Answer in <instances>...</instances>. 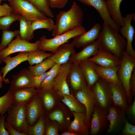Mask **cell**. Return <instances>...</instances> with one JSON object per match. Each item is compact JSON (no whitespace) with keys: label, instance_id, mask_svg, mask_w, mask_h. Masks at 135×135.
<instances>
[{"label":"cell","instance_id":"1","mask_svg":"<svg viewBox=\"0 0 135 135\" xmlns=\"http://www.w3.org/2000/svg\"><path fill=\"white\" fill-rule=\"evenodd\" d=\"M99 49L120 59L123 57L126 45V40L118 31L104 22L97 39Z\"/></svg>","mask_w":135,"mask_h":135},{"label":"cell","instance_id":"2","mask_svg":"<svg viewBox=\"0 0 135 135\" xmlns=\"http://www.w3.org/2000/svg\"><path fill=\"white\" fill-rule=\"evenodd\" d=\"M84 14L76 2L73 1L67 11H61L56 15L54 28L52 31L54 37L77 26L82 25Z\"/></svg>","mask_w":135,"mask_h":135},{"label":"cell","instance_id":"3","mask_svg":"<svg viewBox=\"0 0 135 135\" xmlns=\"http://www.w3.org/2000/svg\"><path fill=\"white\" fill-rule=\"evenodd\" d=\"M86 31L85 28L81 25L51 38L48 39L46 36H43L39 39L38 48L53 53L60 46L69 42L70 39Z\"/></svg>","mask_w":135,"mask_h":135},{"label":"cell","instance_id":"4","mask_svg":"<svg viewBox=\"0 0 135 135\" xmlns=\"http://www.w3.org/2000/svg\"><path fill=\"white\" fill-rule=\"evenodd\" d=\"M135 67V58L125 50L123 57L121 59L117 74L118 77L125 91L129 104L131 103L132 101V97L130 92V82Z\"/></svg>","mask_w":135,"mask_h":135},{"label":"cell","instance_id":"5","mask_svg":"<svg viewBox=\"0 0 135 135\" xmlns=\"http://www.w3.org/2000/svg\"><path fill=\"white\" fill-rule=\"evenodd\" d=\"M7 112L5 121L18 132L26 134L29 126L26 120V104L14 103Z\"/></svg>","mask_w":135,"mask_h":135},{"label":"cell","instance_id":"6","mask_svg":"<svg viewBox=\"0 0 135 135\" xmlns=\"http://www.w3.org/2000/svg\"><path fill=\"white\" fill-rule=\"evenodd\" d=\"M91 88L96 105L108 110L113 104L112 92L108 82L100 77Z\"/></svg>","mask_w":135,"mask_h":135},{"label":"cell","instance_id":"7","mask_svg":"<svg viewBox=\"0 0 135 135\" xmlns=\"http://www.w3.org/2000/svg\"><path fill=\"white\" fill-rule=\"evenodd\" d=\"M13 12L20 14L27 20L32 21L47 17L33 4L25 0H7Z\"/></svg>","mask_w":135,"mask_h":135},{"label":"cell","instance_id":"8","mask_svg":"<svg viewBox=\"0 0 135 135\" xmlns=\"http://www.w3.org/2000/svg\"><path fill=\"white\" fill-rule=\"evenodd\" d=\"M39 44V40L31 43L22 39L18 35L7 47L0 51V59L2 61L6 56L14 53L36 50L38 48Z\"/></svg>","mask_w":135,"mask_h":135},{"label":"cell","instance_id":"9","mask_svg":"<svg viewBox=\"0 0 135 135\" xmlns=\"http://www.w3.org/2000/svg\"><path fill=\"white\" fill-rule=\"evenodd\" d=\"M76 96L78 100L84 107L86 124L89 128L92 116L96 106L92 88L87 85L82 89L77 91Z\"/></svg>","mask_w":135,"mask_h":135},{"label":"cell","instance_id":"10","mask_svg":"<svg viewBox=\"0 0 135 135\" xmlns=\"http://www.w3.org/2000/svg\"><path fill=\"white\" fill-rule=\"evenodd\" d=\"M108 113V110L96 106L90 120V128L91 134H98L108 128L109 124L107 118Z\"/></svg>","mask_w":135,"mask_h":135},{"label":"cell","instance_id":"11","mask_svg":"<svg viewBox=\"0 0 135 135\" xmlns=\"http://www.w3.org/2000/svg\"><path fill=\"white\" fill-rule=\"evenodd\" d=\"M26 120L30 126L34 124L44 115L41 98L39 91L31 101L26 104Z\"/></svg>","mask_w":135,"mask_h":135},{"label":"cell","instance_id":"12","mask_svg":"<svg viewBox=\"0 0 135 135\" xmlns=\"http://www.w3.org/2000/svg\"><path fill=\"white\" fill-rule=\"evenodd\" d=\"M124 25L120 28L119 31L122 36L126 40V51L130 55L135 58V51L132 46V43L134 33L133 26L131 24L132 20L135 19L134 13L127 14L124 17Z\"/></svg>","mask_w":135,"mask_h":135},{"label":"cell","instance_id":"13","mask_svg":"<svg viewBox=\"0 0 135 135\" xmlns=\"http://www.w3.org/2000/svg\"><path fill=\"white\" fill-rule=\"evenodd\" d=\"M78 0L84 4L94 8L98 12L104 22L108 24L119 32L120 26L116 24L111 17L107 7L106 0Z\"/></svg>","mask_w":135,"mask_h":135},{"label":"cell","instance_id":"14","mask_svg":"<svg viewBox=\"0 0 135 135\" xmlns=\"http://www.w3.org/2000/svg\"><path fill=\"white\" fill-rule=\"evenodd\" d=\"M71 63L68 62L61 65L55 78L52 88L58 94L72 96L67 80Z\"/></svg>","mask_w":135,"mask_h":135},{"label":"cell","instance_id":"15","mask_svg":"<svg viewBox=\"0 0 135 135\" xmlns=\"http://www.w3.org/2000/svg\"><path fill=\"white\" fill-rule=\"evenodd\" d=\"M67 79H68L72 88L76 92L88 85L82 69L78 63H71Z\"/></svg>","mask_w":135,"mask_h":135},{"label":"cell","instance_id":"16","mask_svg":"<svg viewBox=\"0 0 135 135\" xmlns=\"http://www.w3.org/2000/svg\"><path fill=\"white\" fill-rule=\"evenodd\" d=\"M125 112L119 107L114 104L109 108L107 118L109 124L107 131L112 132L120 128L124 122Z\"/></svg>","mask_w":135,"mask_h":135},{"label":"cell","instance_id":"17","mask_svg":"<svg viewBox=\"0 0 135 135\" xmlns=\"http://www.w3.org/2000/svg\"><path fill=\"white\" fill-rule=\"evenodd\" d=\"M102 29L97 24L88 31L74 37L71 42L77 48H84L97 40Z\"/></svg>","mask_w":135,"mask_h":135},{"label":"cell","instance_id":"18","mask_svg":"<svg viewBox=\"0 0 135 135\" xmlns=\"http://www.w3.org/2000/svg\"><path fill=\"white\" fill-rule=\"evenodd\" d=\"M9 89L14 90L29 88H35L32 74L28 69L20 70L16 75H13Z\"/></svg>","mask_w":135,"mask_h":135},{"label":"cell","instance_id":"19","mask_svg":"<svg viewBox=\"0 0 135 135\" xmlns=\"http://www.w3.org/2000/svg\"><path fill=\"white\" fill-rule=\"evenodd\" d=\"M88 59L97 65L109 68L119 66L121 60L116 56L100 49L96 55Z\"/></svg>","mask_w":135,"mask_h":135},{"label":"cell","instance_id":"20","mask_svg":"<svg viewBox=\"0 0 135 135\" xmlns=\"http://www.w3.org/2000/svg\"><path fill=\"white\" fill-rule=\"evenodd\" d=\"M28 52H20L13 57H11L9 55L2 60V62L5 63L6 65L1 68V72L2 74L3 81L6 84H9L10 82L8 78H6V74L8 72L21 63L27 60Z\"/></svg>","mask_w":135,"mask_h":135},{"label":"cell","instance_id":"21","mask_svg":"<svg viewBox=\"0 0 135 135\" xmlns=\"http://www.w3.org/2000/svg\"><path fill=\"white\" fill-rule=\"evenodd\" d=\"M74 44L69 42L60 46L49 57L56 64L62 65L68 62L71 55L75 53Z\"/></svg>","mask_w":135,"mask_h":135},{"label":"cell","instance_id":"22","mask_svg":"<svg viewBox=\"0 0 135 135\" xmlns=\"http://www.w3.org/2000/svg\"><path fill=\"white\" fill-rule=\"evenodd\" d=\"M112 92L113 104L116 106L126 112L129 107L127 95L122 85L108 82Z\"/></svg>","mask_w":135,"mask_h":135},{"label":"cell","instance_id":"23","mask_svg":"<svg viewBox=\"0 0 135 135\" xmlns=\"http://www.w3.org/2000/svg\"><path fill=\"white\" fill-rule=\"evenodd\" d=\"M99 49L98 40L83 48L77 53H74L70 56L68 62L79 63L80 62L93 56L98 53Z\"/></svg>","mask_w":135,"mask_h":135},{"label":"cell","instance_id":"24","mask_svg":"<svg viewBox=\"0 0 135 135\" xmlns=\"http://www.w3.org/2000/svg\"><path fill=\"white\" fill-rule=\"evenodd\" d=\"M12 90L14 102L18 104H28L38 91V90L34 87Z\"/></svg>","mask_w":135,"mask_h":135},{"label":"cell","instance_id":"25","mask_svg":"<svg viewBox=\"0 0 135 135\" xmlns=\"http://www.w3.org/2000/svg\"><path fill=\"white\" fill-rule=\"evenodd\" d=\"M72 113L74 118L69 128V131L77 133L78 135L88 134L89 130L86 124L85 112H72Z\"/></svg>","mask_w":135,"mask_h":135},{"label":"cell","instance_id":"26","mask_svg":"<svg viewBox=\"0 0 135 135\" xmlns=\"http://www.w3.org/2000/svg\"><path fill=\"white\" fill-rule=\"evenodd\" d=\"M86 80L87 84L92 88L100 77L95 69L96 64L88 59L79 63Z\"/></svg>","mask_w":135,"mask_h":135},{"label":"cell","instance_id":"27","mask_svg":"<svg viewBox=\"0 0 135 135\" xmlns=\"http://www.w3.org/2000/svg\"><path fill=\"white\" fill-rule=\"evenodd\" d=\"M119 66L113 68H106L96 64L95 69L99 77L108 82L122 85L117 74Z\"/></svg>","mask_w":135,"mask_h":135},{"label":"cell","instance_id":"28","mask_svg":"<svg viewBox=\"0 0 135 135\" xmlns=\"http://www.w3.org/2000/svg\"><path fill=\"white\" fill-rule=\"evenodd\" d=\"M122 0L106 1L107 7L111 17L116 24L121 26L124 24V17L120 10V5Z\"/></svg>","mask_w":135,"mask_h":135},{"label":"cell","instance_id":"29","mask_svg":"<svg viewBox=\"0 0 135 135\" xmlns=\"http://www.w3.org/2000/svg\"><path fill=\"white\" fill-rule=\"evenodd\" d=\"M18 21L20 24L19 35L22 39L28 42L34 38V32L32 29L31 21L21 15Z\"/></svg>","mask_w":135,"mask_h":135},{"label":"cell","instance_id":"30","mask_svg":"<svg viewBox=\"0 0 135 135\" xmlns=\"http://www.w3.org/2000/svg\"><path fill=\"white\" fill-rule=\"evenodd\" d=\"M55 64L54 62L48 57L34 66H28V70L32 75H38L46 72Z\"/></svg>","mask_w":135,"mask_h":135},{"label":"cell","instance_id":"31","mask_svg":"<svg viewBox=\"0 0 135 135\" xmlns=\"http://www.w3.org/2000/svg\"><path fill=\"white\" fill-rule=\"evenodd\" d=\"M52 53H47L46 52L38 48L28 52L27 61L30 66L37 64L46 58L50 56Z\"/></svg>","mask_w":135,"mask_h":135},{"label":"cell","instance_id":"32","mask_svg":"<svg viewBox=\"0 0 135 135\" xmlns=\"http://www.w3.org/2000/svg\"><path fill=\"white\" fill-rule=\"evenodd\" d=\"M54 26L55 24L52 18L48 17L31 21V28L34 32L36 30L42 28L52 32Z\"/></svg>","mask_w":135,"mask_h":135},{"label":"cell","instance_id":"33","mask_svg":"<svg viewBox=\"0 0 135 135\" xmlns=\"http://www.w3.org/2000/svg\"><path fill=\"white\" fill-rule=\"evenodd\" d=\"M62 96V102L66 105L72 112H85L84 106L80 104L72 96L59 94Z\"/></svg>","mask_w":135,"mask_h":135},{"label":"cell","instance_id":"34","mask_svg":"<svg viewBox=\"0 0 135 135\" xmlns=\"http://www.w3.org/2000/svg\"><path fill=\"white\" fill-rule=\"evenodd\" d=\"M46 124V121L43 115L32 126H29L26 132L27 135L45 134Z\"/></svg>","mask_w":135,"mask_h":135},{"label":"cell","instance_id":"35","mask_svg":"<svg viewBox=\"0 0 135 135\" xmlns=\"http://www.w3.org/2000/svg\"><path fill=\"white\" fill-rule=\"evenodd\" d=\"M33 4L42 13L47 17H54L47 0H25Z\"/></svg>","mask_w":135,"mask_h":135},{"label":"cell","instance_id":"36","mask_svg":"<svg viewBox=\"0 0 135 135\" xmlns=\"http://www.w3.org/2000/svg\"><path fill=\"white\" fill-rule=\"evenodd\" d=\"M14 103L12 91L9 89L5 94L0 97V114H5Z\"/></svg>","mask_w":135,"mask_h":135},{"label":"cell","instance_id":"37","mask_svg":"<svg viewBox=\"0 0 135 135\" xmlns=\"http://www.w3.org/2000/svg\"><path fill=\"white\" fill-rule=\"evenodd\" d=\"M21 15L13 11L10 14L0 17V30H8L14 22L18 20Z\"/></svg>","mask_w":135,"mask_h":135},{"label":"cell","instance_id":"38","mask_svg":"<svg viewBox=\"0 0 135 135\" xmlns=\"http://www.w3.org/2000/svg\"><path fill=\"white\" fill-rule=\"evenodd\" d=\"M19 34L18 30L14 31L8 30H3L0 43V51L7 47L12 42L13 39L19 35Z\"/></svg>","mask_w":135,"mask_h":135},{"label":"cell","instance_id":"39","mask_svg":"<svg viewBox=\"0 0 135 135\" xmlns=\"http://www.w3.org/2000/svg\"><path fill=\"white\" fill-rule=\"evenodd\" d=\"M50 90H38L41 97L42 104H44L45 108L48 110L51 109L55 104L54 98L50 92Z\"/></svg>","mask_w":135,"mask_h":135},{"label":"cell","instance_id":"40","mask_svg":"<svg viewBox=\"0 0 135 135\" xmlns=\"http://www.w3.org/2000/svg\"><path fill=\"white\" fill-rule=\"evenodd\" d=\"M47 72L48 75L41 84L38 90H46L52 88L55 78L58 73L49 71Z\"/></svg>","mask_w":135,"mask_h":135},{"label":"cell","instance_id":"41","mask_svg":"<svg viewBox=\"0 0 135 135\" xmlns=\"http://www.w3.org/2000/svg\"><path fill=\"white\" fill-rule=\"evenodd\" d=\"M69 0H47L50 8L62 9L68 2Z\"/></svg>","mask_w":135,"mask_h":135},{"label":"cell","instance_id":"42","mask_svg":"<svg viewBox=\"0 0 135 135\" xmlns=\"http://www.w3.org/2000/svg\"><path fill=\"white\" fill-rule=\"evenodd\" d=\"M124 126L122 131L124 135H135V126L129 122L126 118L124 120Z\"/></svg>","mask_w":135,"mask_h":135},{"label":"cell","instance_id":"43","mask_svg":"<svg viewBox=\"0 0 135 135\" xmlns=\"http://www.w3.org/2000/svg\"><path fill=\"white\" fill-rule=\"evenodd\" d=\"M48 75L47 71L44 73L36 75L34 76L32 74V77L35 88L37 90L38 89L41 84Z\"/></svg>","mask_w":135,"mask_h":135},{"label":"cell","instance_id":"44","mask_svg":"<svg viewBox=\"0 0 135 135\" xmlns=\"http://www.w3.org/2000/svg\"><path fill=\"white\" fill-rule=\"evenodd\" d=\"M49 118L52 120H56L61 124L64 121V117L62 112L60 110H56L49 115Z\"/></svg>","mask_w":135,"mask_h":135},{"label":"cell","instance_id":"45","mask_svg":"<svg viewBox=\"0 0 135 135\" xmlns=\"http://www.w3.org/2000/svg\"><path fill=\"white\" fill-rule=\"evenodd\" d=\"M13 11L12 8L8 4L4 3L0 4V17L8 15Z\"/></svg>","mask_w":135,"mask_h":135},{"label":"cell","instance_id":"46","mask_svg":"<svg viewBox=\"0 0 135 135\" xmlns=\"http://www.w3.org/2000/svg\"><path fill=\"white\" fill-rule=\"evenodd\" d=\"M7 114H0V135H9V133L6 129L5 123Z\"/></svg>","mask_w":135,"mask_h":135},{"label":"cell","instance_id":"47","mask_svg":"<svg viewBox=\"0 0 135 135\" xmlns=\"http://www.w3.org/2000/svg\"><path fill=\"white\" fill-rule=\"evenodd\" d=\"M5 126L10 135H27L26 133L20 132L17 131L10 124L6 121Z\"/></svg>","mask_w":135,"mask_h":135},{"label":"cell","instance_id":"48","mask_svg":"<svg viewBox=\"0 0 135 135\" xmlns=\"http://www.w3.org/2000/svg\"><path fill=\"white\" fill-rule=\"evenodd\" d=\"M130 92L132 97L135 94V69L133 72L130 82Z\"/></svg>","mask_w":135,"mask_h":135},{"label":"cell","instance_id":"49","mask_svg":"<svg viewBox=\"0 0 135 135\" xmlns=\"http://www.w3.org/2000/svg\"><path fill=\"white\" fill-rule=\"evenodd\" d=\"M45 135H58V130L57 128L52 126H50L46 129Z\"/></svg>","mask_w":135,"mask_h":135},{"label":"cell","instance_id":"50","mask_svg":"<svg viewBox=\"0 0 135 135\" xmlns=\"http://www.w3.org/2000/svg\"><path fill=\"white\" fill-rule=\"evenodd\" d=\"M133 102L130 106L126 112L130 114L131 116L134 118L135 116V98Z\"/></svg>","mask_w":135,"mask_h":135},{"label":"cell","instance_id":"51","mask_svg":"<svg viewBox=\"0 0 135 135\" xmlns=\"http://www.w3.org/2000/svg\"><path fill=\"white\" fill-rule=\"evenodd\" d=\"M61 135H77L78 134L76 133L70 132H65L61 134Z\"/></svg>","mask_w":135,"mask_h":135},{"label":"cell","instance_id":"52","mask_svg":"<svg viewBox=\"0 0 135 135\" xmlns=\"http://www.w3.org/2000/svg\"><path fill=\"white\" fill-rule=\"evenodd\" d=\"M1 74L2 72L0 70V88L2 87V82H3Z\"/></svg>","mask_w":135,"mask_h":135},{"label":"cell","instance_id":"53","mask_svg":"<svg viewBox=\"0 0 135 135\" xmlns=\"http://www.w3.org/2000/svg\"><path fill=\"white\" fill-rule=\"evenodd\" d=\"M2 62V61L0 59V64H1Z\"/></svg>","mask_w":135,"mask_h":135},{"label":"cell","instance_id":"54","mask_svg":"<svg viewBox=\"0 0 135 135\" xmlns=\"http://www.w3.org/2000/svg\"><path fill=\"white\" fill-rule=\"evenodd\" d=\"M2 1V0H0V4H1V3Z\"/></svg>","mask_w":135,"mask_h":135},{"label":"cell","instance_id":"55","mask_svg":"<svg viewBox=\"0 0 135 135\" xmlns=\"http://www.w3.org/2000/svg\"><path fill=\"white\" fill-rule=\"evenodd\" d=\"M2 0V1L3 0V1H6L7 0Z\"/></svg>","mask_w":135,"mask_h":135},{"label":"cell","instance_id":"56","mask_svg":"<svg viewBox=\"0 0 135 135\" xmlns=\"http://www.w3.org/2000/svg\"><path fill=\"white\" fill-rule=\"evenodd\" d=\"M106 0V1H107L109 0Z\"/></svg>","mask_w":135,"mask_h":135}]
</instances>
